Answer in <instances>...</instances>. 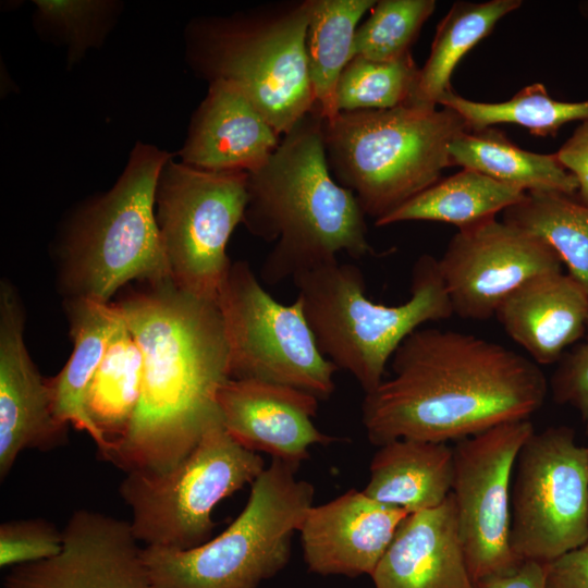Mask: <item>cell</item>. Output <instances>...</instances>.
<instances>
[{"mask_svg":"<svg viewBox=\"0 0 588 588\" xmlns=\"http://www.w3.org/2000/svg\"><path fill=\"white\" fill-rule=\"evenodd\" d=\"M390 363L392 376L362 405L367 438L377 446L397 439L456 442L529 419L549 388L530 358L454 330L419 328Z\"/></svg>","mask_w":588,"mask_h":588,"instance_id":"obj_1","label":"cell"},{"mask_svg":"<svg viewBox=\"0 0 588 588\" xmlns=\"http://www.w3.org/2000/svg\"><path fill=\"white\" fill-rule=\"evenodd\" d=\"M138 284L117 303L142 352V390L110 462L126 473L163 474L191 453L219 414L228 343L218 303L171 279Z\"/></svg>","mask_w":588,"mask_h":588,"instance_id":"obj_2","label":"cell"},{"mask_svg":"<svg viewBox=\"0 0 588 588\" xmlns=\"http://www.w3.org/2000/svg\"><path fill=\"white\" fill-rule=\"evenodd\" d=\"M242 223L273 243L262 266L269 284L338 259L373 254L357 198L332 176L323 119L314 110L289 133L262 167L248 173Z\"/></svg>","mask_w":588,"mask_h":588,"instance_id":"obj_3","label":"cell"},{"mask_svg":"<svg viewBox=\"0 0 588 588\" xmlns=\"http://www.w3.org/2000/svg\"><path fill=\"white\" fill-rule=\"evenodd\" d=\"M292 279L318 348L350 372L365 394L384 380L388 364L409 334L454 315L438 259L428 254L416 260L411 296L399 305L368 298L362 271L338 259Z\"/></svg>","mask_w":588,"mask_h":588,"instance_id":"obj_4","label":"cell"},{"mask_svg":"<svg viewBox=\"0 0 588 588\" xmlns=\"http://www.w3.org/2000/svg\"><path fill=\"white\" fill-rule=\"evenodd\" d=\"M310 0L268 3L229 16L197 19L186 57L208 83L235 85L281 137L314 110L306 35Z\"/></svg>","mask_w":588,"mask_h":588,"instance_id":"obj_5","label":"cell"},{"mask_svg":"<svg viewBox=\"0 0 588 588\" xmlns=\"http://www.w3.org/2000/svg\"><path fill=\"white\" fill-rule=\"evenodd\" d=\"M467 130L448 107L341 111L323 120L327 162L376 222L440 180L450 144Z\"/></svg>","mask_w":588,"mask_h":588,"instance_id":"obj_6","label":"cell"},{"mask_svg":"<svg viewBox=\"0 0 588 588\" xmlns=\"http://www.w3.org/2000/svg\"><path fill=\"white\" fill-rule=\"evenodd\" d=\"M173 155L137 143L112 188L73 219L61 246L69 298L110 302L133 281L171 279L155 211L160 172Z\"/></svg>","mask_w":588,"mask_h":588,"instance_id":"obj_7","label":"cell"},{"mask_svg":"<svg viewBox=\"0 0 588 588\" xmlns=\"http://www.w3.org/2000/svg\"><path fill=\"white\" fill-rule=\"evenodd\" d=\"M297 469L272 458L243 511L217 537L186 550L145 546L150 588H259L281 572L314 501L313 485L297 479Z\"/></svg>","mask_w":588,"mask_h":588,"instance_id":"obj_8","label":"cell"},{"mask_svg":"<svg viewBox=\"0 0 588 588\" xmlns=\"http://www.w3.org/2000/svg\"><path fill=\"white\" fill-rule=\"evenodd\" d=\"M265 468L259 453L229 434L219 413L174 468L163 474L128 471L119 492L131 510L138 541L186 550L210 539L216 505L252 486Z\"/></svg>","mask_w":588,"mask_h":588,"instance_id":"obj_9","label":"cell"},{"mask_svg":"<svg viewBox=\"0 0 588 588\" xmlns=\"http://www.w3.org/2000/svg\"><path fill=\"white\" fill-rule=\"evenodd\" d=\"M226 343L229 378L292 387L328 400L339 370L316 343L296 297L274 299L259 283L249 264L231 262L219 292Z\"/></svg>","mask_w":588,"mask_h":588,"instance_id":"obj_10","label":"cell"},{"mask_svg":"<svg viewBox=\"0 0 588 588\" xmlns=\"http://www.w3.org/2000/svg\"><path fill=\"white\" fill-rule=\"evenodd\" d=\"M247 172L201 170L173 157L163 166L156 219L171 280L180 289L218 303L231 265L226 245L247 204Z\"/></svg>","mask_w":588,"mask_h":588,"instance_id":"obj_11","label":"cell"},{"mask_svg":"<svg viewBox=\"0 0 588 588\" xmlns=\"http://www.w3.org/2000/svg\"><path fill=\"white\" fill-rule=\"evenodd\" d=\"M588 539V453L567 426L534 432L516 458L510 543L519 561L548 563Z\"/></svg>","mask_w":588,"mask_h":588,"instance_id":"obj_12","label":"cell"},{"mask_svg":"<svg viewBox=\"0 0 588 588\" xmlns=\"http://www.w3.org/2000/svg\"><path fill=\"white\" fill-rule=\"evenodd\" d=\"M534 432L529 419L513 420L452 446L451 493L473 583L523 562L510 543L511 488L519 450Z\"/></svg>","mask_w":588,"mask_h":588,"instance_id":"obj_13","label":"cell"},{"mask_svg":"<svg viewBox=\"0 0 588 588\" xmlns=\"http://www.w3.org/2000/svg\"><path fill=\"white\" fill-rule=\"evenodd\" d=\"M454 315L483 321L530 279L562 271L541 238L495 218L458 230L438 259Z\"/></svg>","mask_w":588,"mask_h":588,"instance_id":"obj_14","label":"cell"},{"mask_svg":"<svg viewBox=\"0 0 588 588\" xmlns=\"http://www.w3.org/2000/svg\"><path fill=\"white\" fill-rule=\"evenodd\" d=\"M62 535L59 554L11 567L2 588H150L130 522L81 509Z\"/></svg>","mask_w":588,"mask_h":588,"instance_id":"obj_15","label":"cell"},{"mask_svg":"<svg viewBox=\"0 0 588 588\" xmlns=\"http://www.w3.org/2000/svg\"><path fill=\"white\" fill-rule=\"evenodd\" d=\"M24 317L13 287L0 290V477L25 449L52 450L66 441V425L54 416L48 380L24 343Z\"/></svg>","mask_w":588,"mask_h":588,"instance_id":"obj_16","label":"cell"},{"mask_svg":"<svg viewBox=\"0 0 588 588\" xmlns=\"http://www.w3.org/2000/svg\"><path fill=\"white\" fill-rule=\"evenodd\" d=\"M319 400L287 385L226 379L217 405L229 434L243 448L299 467L314 445L338 440L314 424Z\"/></svg>","mask_w":588,"mask_h":588,"instance_id":"obj_17","label":"cell"},{"mask_svg":"<svg viewBox=\"0 0 588 588\" xmlns=\"http://www.w3.org/2000/svg\"><path fill=\"white\" fill-rule=\"evenodd\" d=\"M407 515L356 489L313 504L298 528L308 571L321 576H371Z\"/></svg>","mask_w":588,"mask_h":588,"instance_id":"obj_18","label":"cell"},{"mask_svg":"<svg viewBox=\"0 0 588 588\" xmlns=\"http://www.w3.org/2000/svg\"><path fill=\"white\" fill-rule=\"evenodd\" d=\"M280 140L235 85L216 81L192 117L179 157L201 170L249 173L265 164Z\"/></svg>","mask_w":588,"mask_h":588,"instance_id":"obj_19","label":"cell"},{"mask_svg":"<svg viewBox=\"0 0 588 588\" xmlns=\"http://www.w3.org/2000/svg\"><path fill=\"white\" fill-rule=\"evenodd\" d=\"M370 577L373 588H473L452 493L403 519Z\"/></svg>","mask_w":588,"mask_h":588,"instance_id":"obj_20","label":"cell"},{"mask_svg":"<svg viewBox=\"0 0 588 588\" xmlns=\"http://www.w3.org/2000/svg\"><path fill=\"white\" fill-rule=\"evenodd\" d=\"M506 334L537 365L559 363L584 338L588 294L567 273L537 275L514 291L494 315Z\"/></svg>","mask_w":588,"mask_h":588,"instance_id":"obj_21","label":"cell"},{"mask_svg":"<svg viewBox=\"0 0 588 588\" xmlns=\"http://www.w3.org/2000/svg\"><path fill=\"white\" fill-rule=\"evenodd\" d=\"M453 448L445 442L397 439L379 446L364 490L408 514L442 504L452 491Z\"/></svg>","mask_w":588,"mask_h":588,"instance_id":"obj_22","label":"cell"},{"mask_svg":"<svg viewBox=\"0 0 588 588\" xmlns=\"http://www.w3.org/2000/svg\"><path fill=\"white\" fill-rule=\"evenodd\" d=\"M65 306L73 351L62 370L48 380L52 409L61 424L86 431L97 444V432L85 412V395L123 314L118 303L88 298H69Z\"/></svg>","mask_w":588,"mask_h":588,"instance_id":"obj_23","label":"cell"},{"mask_svg":"<svg viewBox=\"0 0 588 588\" xmlns=\"http://www.w3.org/2000/svg\"><path fill=\"white\" fill-rule=\"evenodd\" d=\"M143 381V356L124 320L113 332L85 395L98 452L110 462L130 429Z\"/></svg>","mask_w":588,"mask_h":588,"instance_id":"obj_24","label":"cell"},{"mask_svg":"<svg viewBox=\"0 0 588 588\" xmlns=\"http://www.w3.org/2000/svg\"><path fill=\"white\" fill-rule=\"evenodd\" d=\"M450 166L482 173L526 193L575 195V177L561 164L556 154L525 150L494 127L467 130L449 147Z\"/></svg>","mask_w":588,"mask_h":588,"instance_id":"obj_25","label":"cell"},{"mask_svg":"<svg viewBox=\"0 0 588 588\" xmlns=\"http://www.w3.org/2000/svg\"><path fill=\"white\" fill-rule=\"evenodd\" d=\"M525 195L520 188L463 169L440 179L375 224L385 226L404 221H434L463 230L494 219L498 212L515 205Z\"/></svg>","mask_w":588,"mask_h":588,"instance_id":"obj_26","label":"cell"},{"mask_svg":"<svg viewBox=\"0 0 588 588\" xmlns=\"http://www.w3.org/2000/svg\"><path fill=\"white\" fill-rule=\"evenodd\" d=\"M376 0H310L306 35L314 111L324 121L338 113L336 87L341 74L355 57L358 23Z\"/></svg>","mask_w":588,"mask_h":588,"instance_id":"obj_27","label":"cell"},{"mask_svg":"<svg viewBox=\"0 0 588 588\" xmlns=\"http://www.w3.org/2000/svg\"><path fill=\"white\" fill-rule=\"evenodd\" d=\"M522 3L520 0L454 2L438 24L429 57L419 68L415 90L407 103L439 106L441 98L453 89L451 77L463 57Z\"/></svg>","mask_w":588,"mask_h":588,"instance_id":"obj_28","label":"cell"},{"mask_svg":"<svg viewBox=\"0 0 588 588\" xmlns=\"http://www.w3.org/2000/svg\"><path fill=\"white\" fill-rule=\"evenodd\" d=\"M502 220L547 243L588 294V206L571 195L529 192Z\"/></svg>","mask_w":588,"mask_h":588,"instance_id":"obj_29","label":"cell"},{"mask_svg":"<svg viewBox=\"0 0 588 588\" xmlns=\"http://www.w3.org/2000/svg\"><path fill=\"white\" fill-rule=\"evenodd\" d=\"M439 106L455 110L473 131L513 123L540 137H553L564 124L588 120V99L572 102L554 99L540 83L524 87L502 102L469 100L452 89Z\"/></svg>","mask_w":588,"mask_h":588,"instance_id":"obj_30","label":"cell"},{"mask_svg":"<svg viewBox=\"0 0 588 588\" xmlns=\"http://www.w3.org/2000/svg\"><path fill=\"white\" fill-rule=\"evenodd\" d=\"M419 73L412 53L393 61H373L355 56L336 87L341 111L391 109L407 103Z\"/></svg>","mask_w":588,"mask_h":588,"instance_id":"obj_31","label":"cell"},{"mask_svg":"<svg viewBox=\"0 0 588 588\" xmlns=\"http://www.w3.org/2000/svg\"><path fill=\"white\" fill-rule=\"evenodd\" d=\"M436 5L434 0L376 1L367 20L357 27L355 56L393 61L411 54L412 45Z\"/></svg>","mask_w":588,"mask_h":588,"instance_id":"obj_32","label":"cell"},{"mask_svg":"<svg viewBox=\"0 0 588 588\" xmlns=\"http://www.w3.org/2000/svg\"><path fill=\"white\" fill-rule=\"evenodd\" d=\"M35 20L68 48V65L97 48L108 34L119 4L107 0H36Z\"/></svg>","mask_w":588,"mask_h":588,"instance_id":"obj_33","label":"cell"},{"mask_svg":"<svg viewBox=\"0 0 588 588\" xmlns=\"http://www.w3.org/2000/svg\"><path fill=\"white\" fill-rule=\"evenodd\" d=\"M63 535L44 519H19L0 526V565L13 567L59 554Z\"/></svg>","mask_w":588,"mask_h":588,"instance_id":"obj_34","label":"cell"},{"mask_svg":"<svg viewBox=\"0 0 588 588\" xmlns=\"http://www.w3.org/2000/svg\"><path fill=\"white\" fill-rule=\"evenodd\" d=\"M550 388L553 400L576 409L588 425V324L584 341L564 354L555 369Z\"/></svg>","mask_w":588,"mask_h":588,"instance_id":"obj_35","label":"cell"},{"mask_svg":"<svg viewBox=\"0 0 588 588\" xmlns=\"http://www.w3.org/2000/svg\"><path fill=\"white\" fill-rule=\"evenodd\" d=\"M544 588H588V539L544 564Z\"/></svg>","mask_w":588,"mask_h":588,"instance_id":"obj_36","label":"cell"},{"mask_svg":"<svg viewBox=\"0 0 588 588\" xmlns=\"http://www.w3.org/2000/svg\"><path fill=\"white\" fill-rule=\"evenodd\" d=\"M561 164L575 177L574 198L588 206V120L578 125L555 152Z\"/></svg>","mask_w":588,"mask_h":588,"instance_id":"obj_37","label":"cell"},{"mask_svg":"<svg viewBox=\"0 0 588 588\" xmlns=\"http://www.w3.org/2000/svg\"><path fill=\"white\" fill-rule=\"evenodd\" d=\"M473 588H544V564L523 561L510 572L474 581Z\"/></svg>","mask_w":588,"mask_h":588,"instance_id":"obj_38","label":"cell"},{"mask_svg":"<svg viewBox=\"0 0 588 588\" xmlns=\"http://www.w3.org/2000/svg\"><path fill=\"white\" fill-rule=\"evenodd\" d=\"M580 14L588 20V1H583L578 5Z\"/></svg>","mask_w":588,"mask_h":588,"instance_id":"obj_39","label":"cell"},{"mask_svg":"<svg viewBox=\"0 0 588 588\" xmlns=\"http://www.w3.org/2000/svg\"><path fill=\"white\" fill-rule=\"evenodd\" d=\"M586 427H587V429H588V425H587ZM586 449H587V453H588V444L586 445Z\"/></svg>","mask_w":588,"mask_h":588,"instance_id":"obj_40","label":"cell"}]
</instances>
